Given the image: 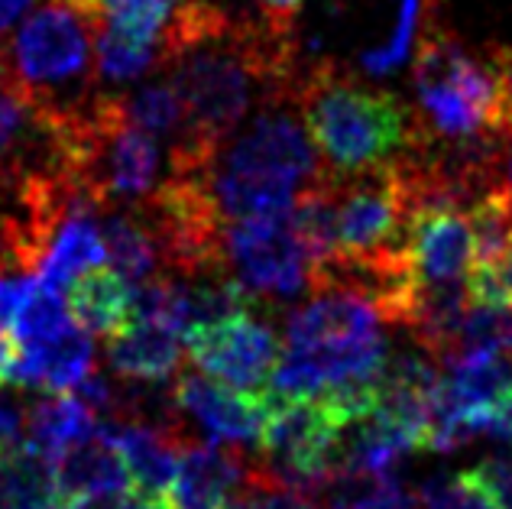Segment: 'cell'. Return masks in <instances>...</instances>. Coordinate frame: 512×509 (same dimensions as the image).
Here are the masks:
<instances>
[{
  "mask_svg": "<svg viewBox=\"0 0 512 509\" xmlns=\"http://www.w3.org/2000/svg\"><path fill=\"white\" fill-rule=\"evenodd\" d=\"M295 101L321 166L334 179L396 166L431 133L399 95L363 85L334 62L308 65Z\"/></svg>",
  "mask_w": 512,
  "mask_h": 509,
  "instance_id": "obj_1",
  "label": "cell"
},
{
  "mask_svg": "<svg viewBox=\"0 0 512 509\" xmlns=\"http://www.w3.org/2000/svg\"><path fill=\"white\" fill-rule=\"evenodd\" d=\"M198 176L214 211L231 224L289 214L295 198L328 179V172L305 130L299 101H273L250 114Z\"/></svg>",
  "mask_w": 512,
  "mask_h": 509,
  "instance_id": "obj_2",
  "label": "cell"
},
{
  "mask_svg": "<svg viewBox=\"0 0 512 509\" xmlns=\"http://www.w3.org/2000/svg\"><path fill=\"white\" fill-rule=\"evenodd\" d=\"M91 23L72 0H46L13 30L10 43L0 46L10 91L52 130L85 117L101 95L91 59Z\"/></svg>",
  "mask_w": 512,
  "mask_h": 509,
  "instance_id": "obj_3",
  "label": "cell"
},
{
  "mask_svg": "<svg viewBox=\"0 0 512 509\" xmlns=\"http://www.w3.org/2000/svg\"><path fill=\"white\" fill-rule=\"evenodd\" d=\"M415 98L425 127L435 137H470L496 130V75L490 59L480 62L461 39L431 23L415 52Z\"/></svg>",
  "mask_w": 512,
  "mask_h": 509,
  "instance_id": "obj_4",
  "label": "cell"
},
{
  "mask_svg": "<svg viewBox=\"0 0 512 509\" xmlns=\"http://www.w3.org/2000/svg\"><path fill=\"white\" fill-rule=\"evenodd\" d=\"M344 422L321 399H282L269 393V412L260 428V467L292 490L308 493L338 467Z\"/></svg>",
  "mask_w": 512,
  "mask_h": 509,
  "instance_id": "obj_5",
  "label": "cell"
},
{
  "mask_svg": "<svg viewBox=\"0 0 512 509\" xmlns=\"http://www.w3.org/2000/svg\"><path fill=\"white\" fill-rule=\"evenodd\" d=\"M224 270L260 302H289L308 289L312 263L295 237L289 214L240 218L224 227Z\"/></svg>",
  "mask_w": 512,
  "mask_h": 509,
  "instance_id": "obj_6",
  "label": "cell"
},
{
  "mask_svg": "<svg viewBox=\"0 0 512 509\" xmlns=\"http://www.w3.org/2000/svg\"><path fill=\"white\" fill-rule=\"evenodd\" d=\"M334 205H338L334 260H383L402 250L412 211L396 166L334 179Z\"/></svg>",
  "mask_w": 512,
  "mask_h": 509,
  "instance_id": "obj_7",
  "label": "cell"
},
{
  "mask_svg": "<svg viewBox=\"0 0 512 509\" xmlns=\"http://www.w3.org/2000/svg\"><path fill=\"white\" fill-rule=\"evenodd\" d=\"M182 338L198 370L211 373L214 380L234 386V390L256 396L269 393V377H273L282 351L269 321L244 312L214 321V325H195Z\"/></svg>",
  "mask_w": 512,
  "mask_h": 509,
  "instance_id": "obj_8",
  "label": "cell"
},
{
  "mask_svg": "<svg viewBox=\"0 0 512 509\" xmlns=\"http://www.w3.org/2000/svg\"><path fill=\"white\" fill-rule=\"evenodd\" d=\"M409 273L419 286L467 283L474 270V231L464 211L422 208L412 211L402 237Z\"/></svg>",
  "mask_w": 512,
  "mask_h": 509,
  "instance_id": "obj_9",
  "label": "cell"
},
{
  "mask_svg": "<svg viewBox=\"0 0 512 509\" xmlns=\"http://www.w3.org/2000/svg\"><path fill=\"white\" fill-rule=\"evenodd\" d=\"M175 406L188 412L205 428L214 441L224 445H244V441L260 438V428L269 412V393L256 396L234 390L221 380H208L201 373H182L172 390Z\"/></svg>",
  "mask_w": 512,
  "mask_h": 509,
  "instance_id": "obj_10",
  "label": "cell"
},
{
  "mask_svg": "<svg viewBox=\"0 0 512 509\" xmlns=\"http://www.w3.org/2000/svg\"><path fill=\"white\" fill-rule=\"evenodd\" d=\"M250 461L234 448L192 445L182 448L175 467L169 506L172 509H224L244 487Z\"/></svg>",
  "mask_w": 512,
  "mask_h": 509,
  "instance_id": "obj_11",
  "label": "cell"
},
{
  "mask_svg": "<svg viewBox=\"0 0 512 509\" xmlns=\"http://www.w3.org/2000/svg\"><path fill=\"white\" fill-rule=\"evenodd\" d=\"M98 428L120 451L133 487L169 493L175 467H179V454L185 448V441L175 428H156L146 422H107Z\"/></svg>",
  "mask_w": 512,
  "mask_h": 509,
  "instance_id": "obj_12",
  "label": "cell"
},
{
  "mask_svg": "<svg viewBox=\"0 0 512 509\" xmlns=\"http://www.w3.org/2000/svg\"><path fill=\"white\" fill-rule=\"evenodd\" d=\"M94 370V347L85 328L69 325L49 341L26 344L20 351L13 383L39 386L49 393H69Z\"/></svg>",
  "mask_w": 512,
  "mask_h": 509,
  "instance_id": "obj_13",
  "label": "cell"
},
{
  "mask_svg": "<svg viewBox=\"0 0 512 509\" xmlns=\"http://www.w3.org/2000/svg\"><path fill=\"white\" fill-rule=\"evenodd\" d=\"M59 484L85 503H111L127 490V464L101 428H94L82 445H75L56 464Z\"/></svg>",
  "mask_w": 512,
  "mask_h": 509,
  "instance_id": "obj_14",
  "label": "cell"
},
{
  "mask_svg": "<svg viewBox=\"0 0 512 509\" xmlns=\"http://www.w3.org/2000/svg\"><path fill=\"white\" fill-rule=\"evenodd\" d=\"M104 257H107L104 237H101V224L94 221V205L82 202L56 224L43 260H39L36 279L46 286L62 289L65 283H72L78 273L98 266Z\"/></svg>",
  "mask_w": 512,
  "mask_h": 509,
  "instance_id": "obj_15",
  "label": "cell"
},
{
  "mask_svg": "<svg viewBox=\"0 0 512 509\" xmlns=\"http://www.w3.org/2000/svg\"><path fill=\"white\" fill-rule=\"evenodd\" d=\"M179 338L182 334L169 325L133 318L124 331L107 338V364L117 377L166 380L179 367Z\"/></svg>",
  "mask_w": 512,
  "mask_h": 509,
  "instance_id": "obj_16",
  "label": "cell"
},
{
  "mask_svg": "<svg viewBox=\"0 0 512 509\" xmlns=\"http://www.w3.org/2000/svg\"><path fill=\"white\" fill-rule=\"evenodd\" d=\"M94 409L72 393H52L26 412V448L56 467L75 445L94 435Z\"/></svg>",
  "mask_w": 512,
  "mask_h": 509,
  "instance_id": "obj_17",
  "label": "cell"
},
{
  "mask_svg": "<svg viewBox=\"0 0 512 509\" xmlns=\"http://www.w3.org/2000/svg\"><path fill=\"white\" fill-rule=\"evenodd\" d=\"M65 302H69V315L78 328H85L88 334H104V338L120 334L133 318V292L117 270H91L72 279Z\"/></svg>",
  "mask_w": 512,
  "mask_h": 509,
  "instance_id": "obj_18",
  "label": "cell"
},
{
  "mask_svg": "<svg viewBox=\"0 0 512 509\" xmlns=\"http://www.w3.org/2000/svg\"><path fill=\"white\" fill-rule=\"evenodd\" d=\"M101 237H104V253L111 257V266L120 276L133 279V283H143V279L153 276L159 263V244L146 218L127 211H107L101 224Z\"/></svg>",
  "mask_w": 512,
  "mask_h": 509,
  "instance_id": "obj_19",
  "label": "cell"
},
{
  "mask_svg": "<svg viewBox=\"0 0 512 509\" xmlns=\"http://www.w3.org/2000/svg\"><path fill=\"white\" fill-rule=\"evenodd\" d=\"M72 4L94 23H111L140 43L163 49L166 62V26L182 0H72Z\"/></svg>",
  "mask_w": 512,
  "mask_h": 509,
  "instance_id": "obj_20",
  "label": "cell"
},
{
  "mask_svg": "<svg viewBox=\"0 0 512 509\" xmlns=\"http://www.w3.org/2000/svg\"><path fill=\"white\" fill-rule=\"evenodd\" d=\"M512 354V308L506 305H483L470 299L461 331H457L451 357L444 360V367L454 360L470 354Z\"/></svg>",
  "mask_w": 512,
  "mask_h": 509,
  "instance_id": "obj_21",
  "label": "cell"
},
{
  "mask_svg": "<svg viewBox=\"0 0 512 509\" xmlns=\"http://www.w3.org/2000/svg\"><path fill=\"white\" fill-rule=\"evenodd\" d=\"M464 214L474 231V263L496 260L512 244V205L500 189L477 198Z\"/></svg>",
  "mask_w": 512,
  "mask_h": 509,
  "instance_id": "obj_22",
  "label": "cell"
},
{
  "mask_svg": "<svg viewBox=\"0 0 512 509\" xmlns=\"http://www.w3.org/2000/svg\"><path fill=\"white\" fill-rule=\"evenodd\" d=\"M124 104L133 124L153 133V137H175V130L182 124V101L175 95L169 75L146 82L133 95H124Z\"/></svg>",
  "mask_w": 512,
  "mask_h": 509,
  "instance_id": "obj_23",
  "label": "cell"
},
{
  "mask_svg": "<svg viewBox=\"0 0 512 509\" xmlns=\"http://www.w3.org/2000/svg\"><path fill=\"white\" fill-rule=\"evenodd\" d=\"M17 334L26 344H36V341H49L62 334L65 328L72 325V315H69V302L62 299V289L56 286H46L36 279L33 292L26 296L20 315H17Z\"/></svg>",
  "mask_w": 512,
  "mask_h": 509,
  "instance_id": "obj_24",
  "label": "cell"
},
{
  "mask_svg": "<svg viewBox=\"0 0 512 509\" xmlns=\"http://www.w3.org/2000/svg\"><path fill=\"white\" fill-rule=\"evenodd\" d=\"M425 0H402L399 7V20L393 26V33L383 46H376L370 52H363V72L367 75H389L396 72L402 62H406L409 49L415 43V33H419V23H422V13H425Z\"/></svg>",
  "mask_w": 512,
  "mask_h": 509,
  "instance_id": "obj_25",
  "label": "cell"
},
{
  "mask_svg": "<svg viewBox=\"0 0 512 509\" xmlns=\"http://www.w3.org/2000/svg\"><path fill=\"white\" fill-rule=\"evenodd\" d=\"M467 292L474 302L512 308V244L496 260L474 263L467 276Z\"/></svg>",
  "mask_w": 512,
  "mask_h": 509,
  "instance_id": "obj_26",
  "label": "cell"
},
{
  "mask_svg": "<svg viewBox=\"0 0 512 509\" xmlns=\"http://www.w3.org/2000/svg\"><path fill=\"white\" fill-rule=\"evenodd\" d=\"M419 500L425 509H496V503L467 474H457L454 480H435L419 493Z\"/></svg>",
  "mask_w": 512,
  "mask_h": 509,
  "instance_id": "obj_27",
  "label": "cell"
},
{
  "mask_svg": "<svg viewBox=\"0 0 512 509\" xmlns=\"http://www.w3.org/2000/svg\"><path fill=\"white\" fill-rule=\"evenodd\" d=\"M464 474L474 480L483 493H487V497L496 503V509H512V454H503V458H487Z\"/></svg>",
  "mask_w": 512,
  "mask_h": 509,
  "instance_id": "obj_28",
  "label": "cell"
},
{
  "mask_svg": "<svg viewBox=\"0 0 512 509\" xmlns=\"http://www.w3.org/2000/svg\"><path fill=\"white\" fill-rule=\"evenodd\" d=\"M36 286V276H10V273H0V328H7L17 321L20 308L26 302V296L33 292Z\"/></svg>",
  "mask_w": 512,
  "mask_h": 509,
  "instance_id": "obj_29",
  "label": "cell"
},
{
  "mask_svg": "<svg viewBox=\"0 0 512 509\" xmlns=\"http://www.w3.org/2000/svg\"><path fill=\"white\" fill-rule=\"evenodd\" d=\"M23 428H26V419L20 406L0 399V461H7L13 451L23 448Z\"/></svg>",
  "mask_w": 512,
  "mask_h": 509,
  "instance_id": "obj_30",
  "label": "cell"
},
{
  "mask_svg": "<svg viewBox=\"0 0 512 509\" xmlns=\"http://www.w3.org/2000/svg\"><path fill=\"white\" fill-rule=\"evenodd\" d=\"M302 0H260V17L276 26V30H295V13H299Z\"/></svg>",
  "mask_w": 512,
  "mask_h": 509,
  "instance_id": "obj_31",
  "label": "cell"
},
{
  "mask_svg": "<svg viewBox=\"0 0 512 509\" xmlns=\"http://www.w3.org/2000/svg\"><path fill=\"white\" fill-rule=\"evenodd\" d=\"M114 509H172V506H169L166 493H150V490H140V487H127L117 497Z\"/></svg>",
  "mask_w": 512,
  "mask_h": 509,
  "instance_id": "obj_32",
  "label": "cell"
},
{
  "mask_svg": "<svg viewBox=\"0 0 512 509\" xmlns=\"http://www.w3.org/2000/svg\"><path fill=\"white\" fill-rule=\"evenodd\" d=\"M17 360H20V344H17V338L0 328V386L13 383V370H17Z\"/></svg>",
  "mask_w": 512,
  "mask_h": 509,
  "instance_id": "obj_33",
  "label": "cell"
},
{
  "mask_svg": "<svg viewBox=\"0 0 512 509\" xmlns=\"http://www.w3.org/2000/svg\"><path fill=\"white\" fill-rule=\"evenodd\" d=\"M36 0H0V36H7Z\"/></svg>",
  "mask_w": 512,
  "mask_h": 509,
  "instance_id": "obj_34",
  "label": "cell"
},
{
  "mask_svg": "<svg viewBox=\"0 0 512 509\" xmlns=\"http://www.w3.org/2000/svg\"><path fill=\"white\" fill-rule=\"evenodd\" d=\"M490 422H493V435H503L512 441V390L490 409Z\"/></svg>",
  "mask_w": 512,
  "mask_h": 509,
  "instance_id": "obj_35",
  "label": "cell"
},
{
  "mask_svg": "<svg viewBox=\"0 0 512 509\" xmlns=\"http://www.w3.org/2000/svg\"><path fill=\"white\" fill-rule=\"evenodd\" d=\"M496 189L503 192V198L512 205V140L506 146V156H503V166H500V185Z\"/></svg>",
  "mask_w": 512,
  "mask_h": 509,
  "instance_id": "obj_36",
  "label": "cell"
},
{
  "mask_svg": "<svg viewBox=\"0 0 512 509\" xmlns=\"http://www.w3.org/2000/svg\"><path fill=\"white\" fill-rule=\"evenodd\" d=\"M425 4H438V0H425Z\"/></svg>",
  "mask_w": 512,
  "mask_h": 509,
  "instance_id": "obj_37",
  "label": "cell"
}]
</instances>
